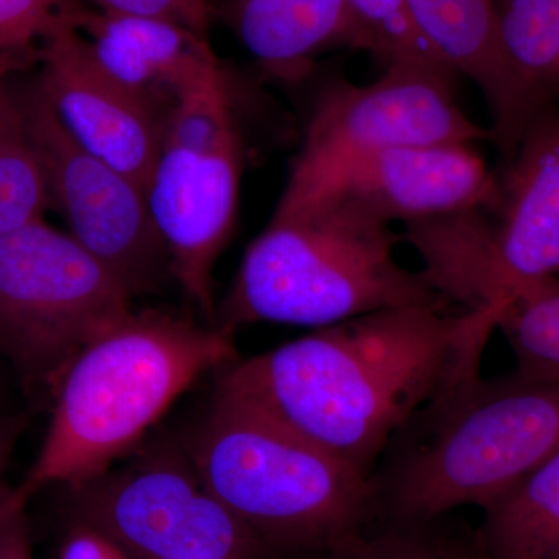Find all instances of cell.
<instances>
[{
    "label": "cell",
    "mask_w": 559,
    "mask_h": 559,
    "mask_svg": "<svg viewBox=\"0 0 559 559\" xmlns=\"http://www.w3.org/2000/svg\"><path fill=\"white\" fill-rule=\"evenodd\" d=\"M502 307L370 312L235 360L218 381L371 479L419 412L479 377Z\"/></svg>",
    "instance_id": "6da1fadb"
},
{
    "label": "cell",
    "mask_w": 559,
    "mask_h": 559,
    "mask_svg": "<svg viewBox=\"0 0 559 559\" xmlns=\"http://www.w3.org/2000/svg\"><path fill=\"white\" fill-rule=\"evenodd\" d=\"M237 360L234 333L164 310L131 311L90 342L55 389L46 439L16 498L76 488L112 468L173 403Z\"/></svg>",
    "instance_id": "7a4b0ae2"
},
{
    "label": "cell",
    "mask_w": 559,
    "mask_h": 559,
    "mask_svg": "<svg viewBox=\"0 0 559 559\" xmlns=\"http://www.w3.org/2000/svg\"><path fill=\"white\" fill-rule=\"evenodd\" d=\"M371 476L393 527L481 510L559 451V378L476 377L419 412Z\"/></svg>",
    "instance_id": "3957f363"
},
{
    "label": "cell",
    "mask_w": 559,
    "mask_h": 559,
    "mask_svg": "<svg viewBox=\"0 0 559 559\" xmlns=\"http://www.w3.org/2000/svg\"><path fill=\"white\" fill-rule=\"evenodd\" d=\"M395 245L390 224L340 198L272 213L216 325L231 333L259 322L323 329L390 308H448L423 272L396 260Z\"/></svg>",
    "instance_id": "277c9868"
},
{
    "label": "cell",
    "mask_w": 559,
    "mask_h": 559,
    "mask_svg": "<svg viewBox=\"0 0 559 559\" xmlns=\"http://www.w3.org/2000/svg\"><path fill=\"white\" fill-rule=\"evenodd\" d=\"M187 452L260 544L320 554L374 514L370 477L219 381Z\"/></svg>",
    "instance_id": "5b68a950"
},
{
    "label": "cell",
    "mask_w": 559,
    "mask_h": 559,
    "mask_svg": "<svg viewBox=\"0 0 559 559\" xmlns=\"http://www.w3.org/2000/svg\"><path fill=\"white\" fill-rule=\"evenodd\" d=\"M226 69L180 98L146 182L173 278L216 325L213 270L237 221L245 143Z\"/></svg>",
    "instance_id": "8992f818"
},
{
    "label": "cell",
    "mask_w": 559,
    "mask_h": 559,
    "mask_svg": "<svg viewBox=\"0 0 559 559\" xmlns=\"http://www.w3.org/2000/svg\"><path fill=\"white\" fill-rule=\"evenodd\" d=\"M131 300L46 219L0 235V356L31 384L57 389L81 349L130 314Z\"/></svg>",
    "instance_id": "52a82bcc"
},
{
    "label": "cell",
    "mask_w": 559,
    "mask_h": 559,
    "mask_svg": "<svg viewBox=\"0 0 559 559\" xmlns=\"http://www.w3.org/2000/svg\"><path fill=\"white\" fill-rule=\"evenodd\" d=\"M452 76L418 62L393 61L369 84L330 81L312 102L299 153L274 213L314 204L352 162L377 151L492 142L491 130L471 120L455 102Z\"/></svg>",
    "instance_id": "ba28073f"
},
{
    "label": "cell",
    "mask_w": 559,
    "mask_h": 559,
    "mask_svg": "<svg viewBox=\"0 0 559 559\" xmlns=\"http://www.w3.org/2000/svg\"><path fill=\"white\" fill-rule=\"evenodd\" d=\"M70 489L76 520L135 559H252L261 546L205 488L187 451L162 448Z\"/></svg>",
    "instance_id": "9c48e42d"
},
{
    "label": "cell",
    "mask_w": 559,
    "mask_h": 559,
    "mask_svg": "<svg viewBox=\"0 0 559 559\" xmlns=\"http://www.w3.org/2000/svg\"><path fill=\"white\" fill-rule=\"evenodd\" d=\"M16 80L50 209L68 224L70 237L100 261L132 299L171 274L167 248L151 216L145 189L80 146L61 127L35 76Z\"/></svg>",
    "instance_id": "30bf717a"
},
{
    "label": "cell",
    "mask_w": 559,
    "mask_h": 559,
    "mask_svg": "<svg viewBox=\"0 0 559 559\" xmlns=\"http://www.w3.org/2000/svg\"><path fill=\"white\" fill-rule=\"evenodd\" d=\"M36 69V83L70 138L145 189L162 121L97 64L73 22L44 44Z\"/></svg>",
    "instance_id": "8fae6325"
},
{
    "label": "cell",
    "mask_w": 559,
    "mask_h": 559,
    "mask_svg": "<svg viewBox=\"0 0 559 559\" xmlns=\"http://www.w3.org/2000/svg\"><path fill=\"white\" fill-rule=\"evenodd\" d=\"M498 189L473 143H425L352 162L314 204L340 198L384 223L411 226L492 209Z\"/></svg>",
    "instance_id": "7c38bea8"
},
{
    "label": "cell",
    "mask_w": 559,
    "mask_h": 559,
    "mask_svg": "<svg viewBox=\"0 0 559 559\" xmlns=\"http://www.w3.org/2000/svg\"><path fill=\"white\" fill-rule=\"evenodd\" d=\"M498 187L496 223L485 221L492 305L527 283L559 278V103L528 121Z\"/></svg>",
    "instance_id": "4fadbf2b"
},
{
    "label": "cell",
    "mask_w": 559,
    "mask_h": 559,
    "mask_svg": "<svg viewBox=\"0 0 559 559\" xmlns=\"http://www.w3.org/2000/svg\"><path fill=\"white\" fill-rule=\"evenodd\" d=\"M94 60L162 121L183 95L224 68L209 35L164 17L106 13L86 3L73 17Z\"/></svg>",
    "instance_id": "5bb4252c"
},
{
    "label": "cell",
    "mask_w": 559,
    "mask_h": 559,
    "mask_svg": "<svg viewBox=\"0 0 559 559\" xmlns=\"http://www.w3.org/2000/svg\"><path fill=\"white\" fill-rule=\"evenodd\" d=\"M412 24L452 73L487 103L492 142L507 157L544 106L518 75L503 43L498 0H406Z\"/></svg>",
    "instance_id": "9a60e30c"
},
{
    "label": "cell",
    "mask_w": 559,
    "mask_h": 559,
    "mask_svg": "<svg viewBox=\"0 0 559 559\" xmlns=\"http://www.w3.org/2000/svg\"><path fill=\"white\" fill-rule=\"evenodd\" d=\"M224 13L245 49L277 80L307 79L326 50L370 53L347 0H226Z\"/></svg>",
    "instance_id": "2e32d148"
},
{
    "label": "cell",
    "mask_w": 559,
    "mask_h": 559,
    "mask_svg": "<svg viewBox=\"0 0 559 559\" xmlns=\"http://www.w3.org/2000/svg\"><path fill=\"white\" fill-rule=\"evenodd\" d=\"M484 513L463 559H559V451Z\"/></svg>",
    "instance_id": "e0dca14e"
},
{
    "label": "cell",
    "mask_w": 559,
    "mask_h": 559,
    "mask_svg": "<svg viewBox=\"0 0 559 559\" xmlns=\"http://www.w3.org/2000/svg\"><path fill=\"white\" fill-rule=\"evenodd\" d=\"M46 178L16 80L0 76V235L44 219Z\"/></svg>",
    "instance_id": "ac0fdd59"
},
{
    "label": "cell",
    "mask_w": 559,
    "mask_h": 559,
    "mask_svg": "<svg viewBox=\"0 0 559 559\" xmlns=\"http://www.w3.org/2000/svg\"><path fill=\"white\" fill-rule=\"evenodd\" d=\"M503 43L543 106L559 102V0H498Z\"/></svg>",
    "instance_id": "d6986e66"
},
{
    "label": "cell",
    "mask_w": 559,
    "mask_h": 559,
    "mask_svg": "<svg viewBox=\"0 0 559 559\" xmlns=\"http://www.w3.org/2000/svg\"><path fill=\"white\" fill-rule=\"evenodd\" d=\"M527 377L559 378V278L527 283L507 297L498 323Z\"/></svg>",
    "instance_id": "ffe728a7"
},
{
    "label": "cell",
    "mask_w": 559,
    "mask_h": 559,
    "mask_svg": "<svg viewBox=\"0 0 559 559\" xmlns=\"http://www.w3.org/2000/svg\"><path fill=\"white\" fill-rule=\"evenodd\" d=\"M81 0H0V76L36 68L44 44L70 24Z\"/></svg>",
    "instance_id": "44dd1931"
},
{
    "label": "cell",
    "mask_w": 559,
    "mask_h": 559,
    "mask_svg": "<svg viewBox=\"0 0 559 559\" xmlns=\"http://www.w3.org/2000/svg\"><path fill=\"white\" fill-rule=\"evenodd\" d=\"M370 43V55L384 64L412 61L447 70L412 24L406 0H347ZM454 75V73H452Z\"/></svg>",
    "instance_id": "7402d4cb"
},
{
    "label": "cell",
    "mask_w": 559,
    "mask_h": 559,
    "mask_svg": "<svg viewBox=\"0 0 559 559\" xmlns=\"http://www.w3.org/2000/svg\"><path fill=\"white\" fill-rule=\"evenodd\" d=\"M312 559H463L462 551L452 550L428 538L423 525L392 527L389 532L367 538L362 533L331 547Z\"/></svg>",
    "instance_id": "603a6c76"
},
{
    "label": "cell",
    "mask_w": 559,
    "mask_h": 559,
    "mask_svg": "<svg viewBox=\"0 0 559 559\" xmlns=\"http://www.w3.org/2000/svg\"><path fill=\"white\" fill-rule=\"evenodd\" d=\"M92 9L132 16L164 17L209 35L213 7L210 0H81Z\"/></svg>",
    "instance_id": "cb8c5ba5"
},
{
    "label": "cell",
    "mask_w": 559,
    "mask_h": 559,
    "mask_svg": "<svg viewBox=\"0 0 559 559\" xmlns=\"http://www.w3.org/2000/svg\"><path fill=\"white\" fill-rule=\"evenodd\" d=\"M58 559H135L130 551L90 522L76 520L62 540Z\"/></svg>",
    "instance_id": "d4e9b609"
},
{
    "label": "cell",
    "mask_w": 559,
    "mask_h": 559,
    "mask_svg": "<svg viewBox=\"0 0 559 559\" xmlns=\"http://www.w3.org/2000/svg\"><path fill=\"white\" fill-rule=\"evenodd\" d=\"M27 500L16 498L10 489L0 502V559H33Z\"/></svg>",
    "instance_id": "484cf974"
},
{
    "label": "cell",
    "mask_w": 559,
    "mask_h": 559,
    "mask_svg": "<svg viewBox=\"0 0 559 559\" xmlns=\"http://www.w3.org/2000/svg\"><path fill=\"white\" fill-rule=\"evenodd\" d=\"M28 425L25 414H10L0 417V502L9 495L10 488L5 487V473L9 469L11 457L20 443L22 433Z\"/></svg>",
    "instance_id": "4316f807"
}]
</instances>
